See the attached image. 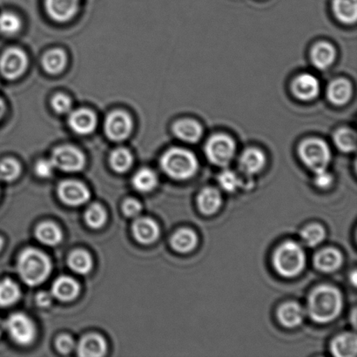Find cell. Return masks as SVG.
Here are the masks:
<instances>
[{
    "instance_id": "ac0fdd59",
    "label": "cell",
    "mask_w": 357,
    "mask_h": 357,
    "mask_svg": "<svg viewBox=\"0 0 357 357\" xmlns=\"http://www.w3.org/2000/svg\"><path fill=\"white\" fill-rule=\"evenodd\" d=\"M352 91L351 83L348 79H335L328 86V100L335 106H344L351 100Z\"/></svg>"
},
{
    "instance_id": "83f0119b",
    "label": "cell",
    "mask_w": 357,
    "mask_h": 357,
    "mask_svg": "<svg viewBox=\"0 0 357 357\" xmlns=\"http://www.w3.org/2000/svg\"><path fill=\"white\" fill-rule=\"evenodd\" d=\"M68 57L61 49H54L47 52L42 59L45 71L50 75H58L65 69Z\"/></svg>"
},
{
    "instance_id": "d6986e66",
    "label": "cell",
    "mask_w": 357,
    "mask_h": 357,
    "mask_svg": "<svg viewBox=\"0 0 357 357\" xmlns=\"http://www.w3.org/2000/svg\"><path fill=\"white\" fill-rule=\"evenodd\" d=\"M79 285L69 276H61L52 284V295L63 302H70L79 295Z\"/></svg>"
},
{
    "instance_id": "1f68e13d",
    "label": "cell",
    "mask_w": 357,
    "mask_h": 357,
    "mask_svg": "<svg viewBox=\"0 0 357 357\" xmlns=\"http://www.w3.org/2000/svg\"><path fill=\"white\" fill-rule=\"evenodd\" d=\"M158 178L153 170L142 169L139 170L132 178V185L139 192H150L155 188Z\"/></svg>"
},
{
    "instance_id": "6da1fadb",
    "label": "cell",
    "mask_w": 357,
    "mask_h": 357,
    "mask_svg": "<svg viewBox=\"0 0 357 357\" xmlns=\"http://www.w3.org/2000/svg\"><path fill=\"white\" fill-rule=\"evenodd\" d=\"M307 309L312 320L319 324L330 323L342 309V294L335 287L323 285L311 292Z\"/></svg>"
},
{
    "instance_id": "9a60e30c",
    "label": "cell",
    "mask_w": 357,
    "mask_h": 357,
    "mask_svg": "<svg viewBox=\"0 0 357 357\" xmlns=\"http://www.w3.org/2000/svg\"><path fill=\"white\" fill-rule=\"evenodd\" d=\"M173 132L178 139L188 143L198 142L203 135L202 126L192 119H183L176 121L174 124Z\"/></svg>"
},
{
    "instance_id": "7dc6e473",
    "label": "cell",
    "mask_w": 357,
    "mask_h": 357,
    "mask_svg": "<svg viewBox=\"0 0 357 357\" xmlns=\"http://www.w3.org/2000/svg\"><path fill=\"white\" fill-rule=\"evenodd\" d=\"M5 330V326H3V323L1 320H0V335L2 334L3 331Z\"/></svg>"
},
{
    "instance_id": "bcb514c9",
    "label": "cell",
    "mask_w": 357,
    "mask_h": 357,
    "mask_svg": "<svg viewBox=\"0 0 357 357\" xmlns=\"http://www.w3.org/2000/svg\"><path fill=\"white\" fill-rule=\"evenodd\" d=\"M6 110V107L5 102H3V101L1 99H0V121L2 120L3 115H5Z\"/></svg>"
},
{
    "instance_id": "52a82bcc",
    "label": "cell",
    "mask_w": 357,
    "mask_h": 357,
    "mask_svg": "<svg viewBox=\"0 0 357 357\" xmlns=\"http://www.w3.org/2000/svg\"><path fill=\"white\" fill-rule=\"evenodd\" d=\"M3 326L17 344L29 345L36 337V327L33 321L24 314H13L3 323Z\"/></svg>"
},
{
    "instance_id": "277c9868",
    "label": "cell",
    "mask_w": 357,
    "mask_h": 357,
    "mask_svg": "<svg viewBox=\"0 0 357 357\" xmlns=\"http://www.w3.org/2000/svg\"><path fill=\"white\" fill-rule=\"evenodd\" d=\"M273 264L279 275L284 278H294L305 267L306 255L298 243L292 241H286L275 250Z\"/></svg>"
},
{
    "instance_id": "60d3db41",
    "label": "cell",
    "mask_w": 357,
    "mask_h": 357,
    "mask_svg": "<svg viewBox=\"0 0 357 357\" xmlns=\"http://www.w3.org/2000/svg\"><path fill=\"white\" fill-rule=\"evenodd\" d=\"M55 167L51 160H41L35 166V173L40 178H49L54 173Z\"/></svg>"
},
{
    "instance_id": "ba28073f",
    "label": "cell",
    "mask_w": 357,
    "mask_h": 357,
    "mask_svg": "<svg viewBox=\"0 0 357 357\" xmlns=\"http://www.w3.org/2000/svg\"><path fill=\"white\" fill-rule=\"evenodd\" d=\"M51 160L55 169L65 172H78L86 164L83 153L71 146H63L56 149L52 153Z\"/></svg>"
},
{
    "instance_id": "c3c4849f",
    "label": "cell",
    "mask_w": 357,
    "mask_h": 357,
    "mask_svg": "<svg viewBox=\"0 0 357 357\" xmlns=\"http://www.w3.org/2000/svg\"><path fill=\"white\" fill-rule=\"evenodd\" d=\"M3 241L1 237H0V250H1V248L3 247Z\"/></svg>"
},
{
    "instance_id": "ab89813d",
    "label": "cell",
    "mask_w": 357,
    "mask_h": 357,
    "mask_svg": "<svg viewBox=\"0 0 357 357\" xmlns=\"http://www.w3.org/2000/svg\"><path fill=\"white\" fill-rule=\"evenodd\" d=\"M52 107L59 114H69L72 111V100L65 94L59 93L52 98Z\"/></svg>"
},
{
    "instance_id": "f546056e",
    "label": "cell",
    "mask_w": 357,
    "mask_h": 357,
    "mask_svg": "<svg viewBox=\"0 0 357 357\" xmlns=\"http://www.w3.org/2000/svg\"><path fill=\"white\" fill-rule=\"evenodd\" d=\"M68 265L73 271L79 275H86L93 267L92 257L86 251L76 250L70 255Z\"/></svg>"
},
{
    "instance_id": "f1b7e54d",
    "label": "cell",
    "mask_w": 357,
    "mask_h": 357,
    "mask_svg": "<svg viewBox=\"0 0 357 357\" xmlns=\"http://www.w3.org/2000/svg\"><path fill=\"white\" fill-rule=\"evenodd\" d=\"M37 239L48 246H55L62 240V232L58 226L52 222H44L37 227Z\"/></svg>"
},
{
    "instance_id": "9c48e42d",
    "label": "cell",
    "mask_w": 357,
    "mask_h": 357,
    "mask_svg": "<svg viewBox=\"0 0 357 357\" xmlns=\"http://www.w3.org/2000/svg\"><path fill=\"white\" fill-rule=\"evenodd\" d=\"M28 58L19 48H9L0 58V73L7 79H16L26 72Z\"/></svg>"
},
{
    "instance_id": "74e56055",
    "label": "cell",
    "mask_w": 357,
    "mask_h": 357,
    "mask_svg": "<svg viewBox=\"0 0 357 357\" xmlns=\"http://www.w3.org/2000/svg\"><path fill=\"white\" fill-rule=\"evenodd\" d=\"M21 167L15 160L6 159L0 162V178L2 181H14L19 177Z\"/></svg>"
},
{
    "instance_id": "3957f363",
    "label": "cell",
    "mask_w": 357,
    "mask_h": 357,
    "mask_svg": "<svg viewBox=\"0 0 357 357\" xmlns=\"http://www.w3.org/2000/svg\"><path fill=\"white\" fill-rule=\"evenodd\" d=\"M164 172L176 180H187L197 172L198 160L188 149L173 148L164 153L160 160Z\"/></svg>"
},
{
    "instance_id": "8992f818",
    "label": "cell",
    "mask_w": 357,
    "mask_h": 357,
    "mask_svg": "<svg viewBox=\"0 0 357 357\" xmlns=\"http://www.w3.org/2000/svg\"><path fill=\"white\" fill-rule=\"evenodd\" d=\"M236 145L230 136L223 134L213 135L205 146V153L210 162L219 167H227L232 162Z\"/></svg>"
},
{
    "instance_id": "44dd1931",
    "label": "cell",
    "mask_w": 357,
    "mask_h": 357,
    "mask_svg": "<svg viewBox=\"0 0 357 357\" xmlns=\"http://www.w3.org/2000/svg\"><path fill=\"white\" fill-rule=\"evenodd\" d=\"M107 344L99 335H89L80 340L78 345L79 356L100 357L106 354Z\"/></svg>"
},
{
    "instance_id": "f6af8a7d",
    "label": "cell",
    "mask_w": 357,
    "mask_h": 357,
    "mask_svg": "<svg viewBox=\"0 0 357 357\" xmlns=\"http://www.w3.org/2000/svg\"><path fill=\"white\" fill-rule=\"evenodd\" d=\"M36 301L38 306L48 307L52 302V295L48 292L38 293Z\"/></svg>"
},
{
    "instance_id": "e575fe53",
    "label": "cell",
    "mask_w": 357,
    "mask_h": 357,
    "mask_svg": "<svg viewBox=\"0 0 357 357\" xmlns=\"http://www.w3.org/2000/svg\"><path fill=\"white\" fill-rule=\"evenodd\" d=\"M22 23L16 14L12 13H3L0 14V33L6 36H13L21 29Z\"/></svg>"
},
{
    "instance_id": "5b68a950",
    "label": "cell",
    "mask_w": 357,
    "mask_h": 357,
    "mask_svg": "<svg viewBox=\"0 0 357 357\" xmlns=\"http://www.w3.org/2000/svg\"><path fill=\"white\" fill-rule=\"evenodd\" d=\"M299 155L303 163L314 174L327 170L331 160V149L326 142L317 138H310L301 143Z\"/></svg>"
},
{
    "instance_id": "484cf974",
    "label": "cell",
    "mask_w": 357,
    "mask_h": 357,
    "mask_svg": "<svg viewBox=\"0 0 357 357\" xmlns=\"http://www.w3.org/2000/svg\"><path fill=\"white\" fill-rule=\"evenodd\" d=\"M332 8L335 17L346 24H354L357 19L356 0H333Z\"/></svg>"
},
{
    "instance_id": "cb8c5ba5",
    "label": "cell",
    "mask_w": 357,
    "mask_h": 357,
    "mask_svg": "<svg viewBox=\"0 0 357 357\" xmlns=\"http://www.w3.org/2000/svg\"><path fill=\"white\" fill-rule=\"evenodd\" d=\"M278 319L283 326L294 328L298 326L304 318V310L296 303H287L282 304L278 312Z\"/></svg>"
},
{
    "instance_id": "d590c367",
    "label": "cell",
    "mask_w": 357,
    "mask_h": 357,
    "mask_svg": "<svg viewBox=\"0 0 357 357\" xmlns=\"http://www.w3.org/2000/svg\"><path fill=\"white\" fill-rule=\"evenodd\" d=\"M85 220L87 225L93 229H100L106 222L107 213L103 206L94 203L86 209Z\"/></svg>"
},
{
    "instance_id": "7c38bea8",
    "label": "cell",
    "mask_w": 357,
    "mask_h": 357,
    "mask_svg": "<svg viewBox=\"0 0 357 357\" xmlns=\"http://www.w3.org/2000/svg\"><path fill=\"white\" fill-rule=\"evenodd\" d=\"M291 89L297 99L310 101L319 96L321 86L316 76L310 73H303L293 80Z\"/></svg>"
},
{
    "instance_id": "7bdbcfd3",
    "label": "cell",
    "mask_w": 357,
    "mask_h": 357,
    "mask_svg": "<svg viewBox=\"0 0 357 357\" xmlns=\"http://www.w3.org/2000/svg\"><path fill=\"white\" fill-rule=\"evenodd\" d=\"M142 206L141 203L135 201V199H128L123 205L125 215L129 217L137 216L139 213L142 212Z\"/></svg>"
},
{
    "instance_id": "d6a6232c",
    "label": "cell",
    "mask_w": 357,
    "mask_h": 357,
    "mask_svg": "<svg viewBox=\"0 0 357 357\" xmlns=\"http://www.w3.org/2000/svg\"><path fill=\"white\" fill-rule=\"evenodd\" d=\"M334 142L342 152L352 153L356 149V134L347 128L338 129L334 135Z\"/></svg>"
},
{
    "instance_id": "ee69618b",
    "label": "cell",
    "mask_w": 357,
    "mask_h": 357,
    "mask_svg": "<svg viewBox=\"0 0 357 357\" xmlns=\"http://www.w3.org/2000/svg\"><path fill=\"white\" fill-rule=\"evenodd\" d=\"M333 181L330 173L327 172V170L321 171V172L317 173L316 178H314V183L321 188H327L330 187Z\"/></svg>"
},
{
    "instance_id": "4fadbf2b",
    "label": "cell",
    "mask_w": 357,
    "mask_h": 357,
    "mask_svg": "<svg viewBox=\"0 0 357 357\" xmlns=\"http://www.w3.org/2000/svg\"><path fill=\"white\" fill-rule=\"evenodd\" d=\"M45 10L52 20L66 22L78 13L79 0H45Z\"/></svg>"
},
{
    "instance_id": "836d02e7",
    "label": "cell",
    "mask_w": 357,
    "mask_h": 357,
    "mask_svg": "<svg viewBox=\"0 0 357 357\" xmlns=\"http://www.w3.org/2000/svg\"><path fill=\"white\" fill-rule=\"evenodd\" d=\"M134 159L129 150L126 149H115L110 155V164L114 171L124 173L130 169Z\"/></svg>"
},
{
    "instance_id": "30bf717a",
    "label": "cell",
    "mask_w": 357,
    "mask_h": 357,
    "mask_svg": "<svg viewBox=\"0 0 357 357\" xmlns=\"http://www.w3.org/2000/svg\"><path fill=\"white\" fill-rule=\"evenodd\" d=\"M132 121L125 112L114 111L108 115L105 121V132L108 138L114 142H122L130 136L132 131Z\"/></svg>"
},
{
    "instance_id": "7402d4cb",
    "label": "cell",
    "mask_w": 357,
    "mask_h": 357,
    "mask_svg": "<svg viewBox=\"0 0 357 357\" xmlns=\"http://www.w3.org/2000/svg\"><path fill=\"white\" fill-rule=\"evenodd\" d=\"M314 266L319 271L330 273L337 271L342 264V255L335 248H325L314 257Z\"/></svg>"
},
{
    "instance_id": "b9f144b4",
    "label": "cell",
    "mask_w": 357,
    "mask_h": 357,
    "mask_svg": "<svg viewBox=\"0 0 357 357\" xmlns=\"http://www.w3.org/2000/svg\"><path fill=\"white\" fill-rule=\"evenodd\" d=\"M56 347H57L58 351L62 353V354H68V353L72 352L73 349H75V342L69 335H61V337L58 338L57 342H56Z\"/></svg>"
},
{
    "instance_id": "ffe728a7",
    "label": "cell",
    "mask_w": 357,
    "mask_h": 357,
    "mask_svg": "<svg viewBox=\"0 0 357 357\" xmlns=\"http://www.w3.org/2000/svg\"><path fill=\"white\" fill-rule=\"evenodd\" d=\"M132 232L139 243L149 244L157 240L160 236L159 226L150 218H141L136 220L132 226Z\"/></svg>"
},
{
    "instance_id": "f35d334b",
    "label": "cell",
    "mask_w": 357,
    "mask_h": 357,
    "mask_svg": "<svg viewBox=\"0 0 357 357\" xmlns=\"http://www.w3.org/2000/svg\"><path fill=\"white\" fill-rule=\"evenodd\" d=\"M218 180L224 190L229 192L236 191L241 185L240 178L230 170H224L220 174Z\"/></svg>"
},
{
    "instance_id": "4dcf8cb0",
    "label": "cell",
    "mask_w": 357,
    "mask_h": 357,
    "mask_svg": "<svg viewBox=\"0 0 357 357\" xmlns=\"http://www.w3.org/2000/svg\"><path fill=\"white\" fill-rule=\"evenodd\" d=\"M20 287L12 280L5 279L0 282V306L13 305L20 300Z\"/></svg>"
},
{
    "instance_id": "2e32d148",
    "label": "cell",
    "mask_w": 357,
    "mask_h": 357,
    "mask_svg": "<svg viewBox=\"0 0 357 357\" xmlns=\"http://www.w3.org/2000/svg\"><path fill=\"white\" fill-rule=\"evenodd\" d=\"M266 164V156L261 150L250 148L245 150L240 157V169L248 176L260 172Z\"/></svg>"
},
{
    "instance_id": "603a6c76",
    "label": "cell",
    "mask_w": 357,
    "mask_h": 357,
    "mask_svg": "<svg viewBox=\"0 0 357 357\" xmlns=\"http://www.w3.org/2000/svg\"><path fill=\"white\" fill-rule=\"evenodd\" d=\"M332 354L337 357H355L357 353L356 335L344 333L338 335L331 342Z\"/></svg>"
},
{
    "instance_id": "e0dca14e",
    "label": "cell",
    "mask_w": 357,
    "mask_h": 357,
    "mask_svg": "<svg viewBox=\"0 0 357 357\" xmlns=\"http://www.w3.org/2000/svg\"><path fill=\"white\" fill-rule=\"evenodd\" d=\"M310 56L313 65L317 69L326 70L335 62L337 52L333 45L324 41L314 45Z\"/></svg>"
},
{
    "instance_id": "d4e9b609",
    "label": "cell",
    "mask_w": 357,
    "mask_h": 357,
    "mask_svg": "<svg viewBox=\"0 0 357 357\" xmlns=\"http://www.w3.org/2000/svg\"><path fill=\"white\" fill-rule=\"evenodd\" d=\"M197 202L202 213L206 215H213L222 205V195L216 188H206L199 192Z\"/></svg>"
},
{
    "instance_id": "7a4b0ae2",
    "label": "cell",
    "mask_w": 357,
    "mask_h": 357,
    "mask_svg": "<svg viewBox=\"0 0 357 357\" xmlns=\"http://www.w3.org/2000/svg\"><path fill=\"white\" fill-rule=\"evenodd\" d=\"M17 268L24 282L34 287L47 280L50 275L52 265L50 259L43 252L28 248L17 259Z\"/></svg>"
},
{
    "instance_id": "5bb4252c",
    "label": "cell",
    "mask_w": 357,
    "mask_h": 357,
    "mask_svg": "<svg viewBox=\"0 0 357 357\" xmlns=\"http://www.w3.org/2000/svg\"><path fill=\"white\" fill-rule=\"evenodd\" d=\"M68 124L76 134L82 135L92 134L97 127L96 115L92 111L85 108L71 111L69 113Z\"/></svg>"
},
{
    "instance_id": "8d00e7d4",
    "label": "cell",
    "mask_w": 357,
    "mask_h": 357,
    "mask_svg": "<svg viewBox=\"0 0 357 357\" xmlns=\"http://www.w3.org/2000/svg\"><path fill=\"white\" fill-rule=\"evenodd\" d=\"M325 236H326V233H325L324 227H321L319 224H311L301 233V236H302L304 243L307 246L312 248L320 244L324 240Z\"/></svg>"
},
{
    "instance_id": "4316f807",
    "label": "cell",
    "mask_w": 357,
    "mask_h": 357,
    "mask_svg": "<svg viewBox=\"0 0 357 357\" xmlns=\"http://www.w3.org/2000/svg\"><path fill=\"white\" fill-rule=\"evenodd\" d=\"M198 238L194 231L188 229L178 230L171 239V244L174 250L180 253H188L196 247Z\"/></svg>"
},
{
    "instance_id": "8fae6325",
    "label": "cell",
    "mask_w": 357,
    "mask_h": 357,
    "mask_svg": "<svg viewBox=\"0 0 357 357\" xmlns=\"http://www.w3.org/2000/svg\"><path fill=\"white\" fill-rule=\"evenodd\" d=\"M58 194L63 202L69 206H80L89 201L90 192L85 185L76 181H66L59 185Z\"/></svg>"
}]
</instances>
